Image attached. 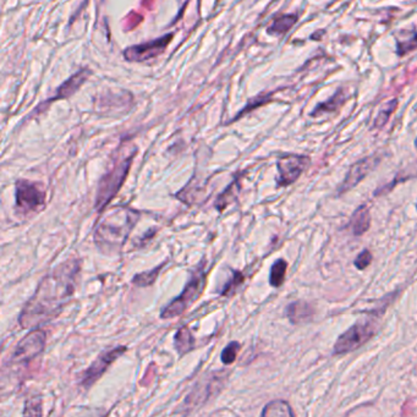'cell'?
<instances>
[{
  "mask_svg": "<svg viewBox=\"0 0 417 417\" xmlns=\"http://www.w3.org/2000/svg\"><path fill=\"white\" fill-rule=\"evenodd\" d=\"M245 282V277H243V274L241 272H238V270H235L233 272V277L229 279V282L226 283V285L223 287L222 290H221V294L223 296H231L234 294L236 289Z\"/></svg>",
  "mask_w": 417,
  "mask_h": 417,
  "instance_id": "484cf974",
  "label": "cell"
},
{
  "mask_svg": "<svg viewBox=\"0 0 417 417\" xmlns=\"http://www.w3.org/2000/svg\"><path fill=\"white\" fill-rule=\"evenodd\" d=\"M345 100H347V93L344 90H339L335 93L334 96L330 97L327 102H323L321 105H318L311 113V115L317 117V115H322V114L333 113L345 103Z\"/></svg>",
  "mask_w": 417,
  "mask_h": 417,
  "instance_id": "e0dca14e",
  "label": "cell"
},
{
  "mask_svg": "<svg viewBox=\"0 0 417 417\" xmlns=\"http://www.w3.org/2000/svg\"><path fill=\"white\" fill-rule=\"evenodd\" d=\"M297 21V15L296 14H285L280 15L279 18L274 20L273 23L268 27L267 32L272 36H283L290 30L291 27L295 25Z\"/></svg>",
  "mask_w": 417,
  "mask_h": 417,
  "instance_id": "d6986e66",
  "label": "cell"
},
{
  "mask_svg": "<svg viewBox=\"0 0 417 417\" xmlns=\"http://www.w3.org/2000/svg\"><path fill=\"white\" fill-rule=\"evenodd\" d=\"M379 162L381 158L377 154H374V156L366 157L364 159L357 162L355 164H352L343 183L338 189V195H343L345 192L350 191L352 189L357 186V184H360V181H362L379 165Z\"/></svg>",
  "mask_w": 417,
  "mask_h": 417,
  "instance_id": "7c38bea8",
  "label": "cell"
},
{
  "mask_svg": "<svg viewBox=\"0 0 417 417\" xmlns=\"http://www.w3.org/2000/svg\"><path fill=\"white\" fill-rule=\"evenodd\" d=\"M202 265H200V268L194 270L181 294L163 309L161 313L163 320H171L181 316L200 297L206 287V270Z\"/></svg>",
  "mask_w": 417,
  "mask_h": 417,
  "instance_id": "5b68a950",
  "label": "cell"
},
{
  "mask_svg": "<svg viewBox=\"0 0 417 417\" xmlns=\"http://www.w3.org/2000/svg\"><path fill=\"white\" fill-rule=\"evenodd\" d=\"M80 267V260H68L42 279L19 316L23 329H35L59 316L74 296Z\"/></svg>",
  "mask_w": 417,
  "mask_h": 417,
  "instance_id": "6da1fadb",
  "label": "cell"
},
{
  "mask_svg": "<svg viewBox=\"0 0 417 417\" xmlns=\"http://www.w3.org/2000/svg\"><path fill=\"white\" fill-rule=\"evenodd\" d=\"M379 330V316L357 322L340 335L333 347V355H344L355 352L372 339Z\"/></svg>",
  "mask_w": 417,
  "mask_h": 417,
  "instance_id": "277c9868",
  "label": "cell"
},
{
  "mask_svg": "<svg viewBox=\"0 0 417 417\" xmlns=\"http://www.w3.org/2000/svg\"><path fill=\"white\" fill-rule=\"evenodd\" d=\"M372 260H374L372 253H369V250L366 248L362 253H359V256L357 257V260L354 262V265H355L357 270H364L372 263Z\"/></svg>",
  "mask_w": 417,
  "mask_h": 417,
  "instance_id": "83f0119b",
  "label": "cell"
},
{
  "mask_svg": "<svg viewBox=\"0 0 417 417\" xmlns=\"http://www.w3.org/2000/svg\"><path fill=\"white\" fill-rule=\"evenodd\" d=\"M311 159L310 157L301 154H285L277 161V185L280 187H287L296 183L305 170L307 169Z\"/></svg>",
  "mask_w": 417,
  "mask_h": 417,
  "instance_id": "52a82bcc",
  "label": "cell"
},
{
  "mask_svg": "<svg viewBox=\"0 0 417 417\" xmlns=\"http://www.w3.org/2000/svg\"><path fill=\"white\" fill-rule=\"evenodd\" d=\"M173 35H165L161 38L153 39L147 43L132 46L124 51V58L130 63H142L161 56L168 47Z\"/></svg>",
  "mask_w": 417,
  "mask_h": 417,
  "instance_id": "8fae6325",
  "label": "cell"
},
{
  "mask_svg": "<svg viewBox=\"0 0 417 417\" xmlns=\"http://www.w3.org/2000/svg\"><path fill=\"white\" fill-rule=\"evenodd\" d=\"M42 400L39 398L31 399L27 401L25 405V410H23V415L25 416H41L42 415Z\"/></svg>",
  "mask_w": 417,
  "mask_h": 417,
  "instance_id": "4316f807",
  "label": "cell"
},
{
  "mask_svg": "<svg viewBox=\"0 0 417 417\" xmlns=\"http://www.w3.org/2000/svg\"><path fill=\"white\" fill-rule=\"evenodd\" d=\"M139 218V212L127 206H115L108 209L95 231L97 248L109 255L119 253Z\"/></svg>",
  "mask_w": 417,
  "mask_h": 417,
  "instance_id": "7a4b0ae2",
  "label": "cell"
},
{
  "mask_svg": "<svg viewBox=\"0 0 417 417\" xmlns=\"http://www.w3.org/2000/svg\"><path fill=\"white\" fill-rule=\"evenodd\" d=\"M415 147H416V149H417V139H416V141H415Z\"/></svg>",
  "mask_w": 417,
  "mask_h": 417,
  "instance_id": "f1b7e54d",
  "label": "cell"
},
{
  "mask_svg": "<svg viewBox=\"0 0 417 417\" xmlns=\"http://www.w3.org/2000/svg\"><path fill=\"white\" fill-rule=\"evenodd\" d=\"M46 332L42 329H32L30 333L20 340L14 348L11 361L25 364L38 357L46 348Z\"/></svg>",
  "mask_w": 417,
  "mask_h": 417,
  "instance_id": "9c48e42d",
  "label": "cell"
},
{
  "mask_svg": "<svg viewBox=\"0 0 417 417\" xmlns=\"http://www.w3.org/2000/svg\"><path fill=\"white\" fill-rule=\"evenodd\" d=\"M90 75H91V71L88 69L81 70V71L73 75L68 81H65L61 85L60 88H58L57 95L53 97L51 100H65V98L74 96L75 93L81 88L83 83L88 81Z\"/></svg>",
  "mask_w": 417,
  "mask_h": 417,
  "instance_id": "4fadbf2b",
  "label": "cell"
},
{
  "mask_svg": "<svg viewBox=\"0 0 417 417\" xmlns=\"http://www.w3.org/2000/svg\"><path fill=\"white\" fill-rule=\"evenodd\" d=\"M226 381V376L223 372H216L208 377H204L195 389L191 391V394L187 396L185 400V406L190 410L200 408V406L207 403L212 396H217L219 391L223 389V383Z\"/></svg>",
  "mask_w": 417,
  "mask_h": 417,
  "instance_id": "ba28073f",
  "label": "cell"
},
{
  "mask_svg": "<svg viewBox=\"0 0 417 417\" xmlns=\"http://www.w3.org/2000/svg\"><path fill=\"white\" fill-rule=\"evenodd\" d=\"M127 350V347H117L112 350L102 352L100 357L92 362L91 366L83 372V379H81L83 387L90 388L93 386L107 372V369L113 365L119 357L125 354Z\"/></svg>",
  "mask_w": 417,
  "mask_h": 417,
  "instance_id": "30bf717a",
  "label": "cell"
},
{
  "mask_svg": "<svg viewBox=\"0 0 417 417\" xmlns=\"http://www.w3.org/2000/svg\"><path fill=\"white\" fill-rule=\"evenodd\" d=\"M163 265H164V263L159 265L158 268H154V270L136 274L135 277L132 278V284L139 287H151L153 283L156 282L159 273H161V270L163 268Z\"/></svg>",
  "mask_w": 417,
  "mask_h": 417,
  "instance_id": "7402d4cb",
  "label": "cell"
},
{
  "mask_svg": "<svg viewBox=\"0 0 417 417\" xmlns=\"http://www.w3.org/2000/svg\"><path fill=\"white\" fill-rule=\"evenodd\" d=\"M240 349H241V345L238 342H231V343L228 344L226 348L223 349L222 354H221V360H222L223 364L224 365L234 364Z\"/></svg>",
  "mask_w": 417,
  "mask_h": 417,
  "instance_id": "d4e9b609",
  "label": "cell"
},
{
  "mask_svg": "<svg viewBox=\"0 0 417 417\" xmlns=\"http://www.w3.org/2000/svg\"><path fill=\"white\" fill-rule=\"evenodd\" d=\"M350 228H352V234L355 236H362L367 233L371 228V213L366 204H362L359 208L355 209L350 219Z\"/></svg>",
  "mask_w": 417,
  "mask_h": 417,
  "instance_id": "9a60e30c",
  "label": "cell"
},
{
  "mask_svg": "<svg viewBox=\"0 0 417 417\" xmlns=\"http://www.w3.org/2000/svg\"><path fill=\"white\" fill-rule=\"evenodd\" d=\"M238 194H239V184H238V181H234V183L228 186V189L223 192L222 195L218 197L217 204H216L218 211L222 212L229 204H233Z\"/></svg>",
  "mask_w": 417,
  "mask_h": 417,
  "instance_id": "603a6c76",
  "label": "cell"
},
{
  "mask_svg": "<svg viewBox=\"0 0 417 417\" xmlns=\"http://www.w3.org/2000/svg\"><path fill=\"white\" fill-rule=\"evenodd\" d=\"M47 194L42 184L18 180L15 184V204L21 214L38 213L46 207Z\"/></svg>",
  "mask_w": 417,
  "mask_h": 417,
  "instance_id": "8992f818",
  "label": "cell"
},
{
  "mask_svg": "<svg viewBox=\"0 0 417 417\" xmlns=\"http://www.w3.org/2000/svg\"><path fill=\"white\" fill-rule=\"evenodd\" d=\"M134 157L135 151L127 152L122 158H119L113 167L103 175V178L100 179L96 197V209L98 212H102L122 189V184L129 174Z\"/></svg>",
  "mask_w": 417,
  "mask_h": 417,
  "instance_id": "3957f363",
  "label": "cell"
},
{
  "mask_svg": "<svg viewBox=\"0 0 417 417\" xmlns=\"http://www.w3.org/2000/svg\"><path fill=\"white\" fill-rule=\"evenodd\" d=\"M175 349L180 357H183L195 348V338L192 337L191 332L187 327H183L175 334Z\"/></svg>",
  "mask_w": 417,
  "mask_h": 417,
  "instance_id": "ffe728a7",
  "label": "cell"
},
{
  "mask_svg": "<svg viewBox=\"0 0 417 417\" xmlns=\"http://www.w3.org/2000/svg\"><path fill=\"white\" fill-rule=\"evenodd\" d=\"M396 52L399 57H404L408 53L413 52L417 49V31L416 30H400L396 32Z\"/></svg>",
  "mask_w": 417,
  "mask_h": 417,
  "instance_id": "2e32d148",
  "label": "cell"
},
{
  "mask_svg": "<svg viewBox=\"0 0 417 417\" xmlns=\"http://www.w3.org/2000/svg\"><path fill=\"white\" fill-rule=\"evenodd\" d=\"M287 262L279 258L270 267V284L273 287H282L287 275Z\"/></svg>",
  "mask_w": 417,
  "mask_h": 417,
  "instance_id": "44dd1931",
  "label": "cell"
},
{
  "mask_svg": "<svg viewBox=\"0 0 417 417\" xmlns=\"http://www.w3.org/2000/svg\"><path fill=\"white\" fill-rule=\"evenodd\" d=\"M396 107H398V100H391V102H388L387 105H384V107L379 110V115L376 117L374 127L382 129L387 124L391 114L394 113Z\"/></svg>",
  "mask_w": 417,
  "mask_h": 417,
  "instance_id": "cb8c5ba5",
  "label": "cell"
},
{
  "mask_svg": "<svg viewBox=\"0 0 417 417\" xmlns=\"http://www.w3.org/2000/svg\"><path fill=\"white\" fill-rule=\"evenodd\" d=\"M263 417H294L295 413L292 411L290 405L284 400H273L265 405L261 413Z\"/></svg>",
  "mask_w": 417,
  "mask_h": 417,
  "instance_id": "ac0fdd59",
  "label": "cell"
},
{
  "mask_svg": "<svg viewBox=\"0 0 417 417\" xmlns=\"http://www.w3.org/2000/svg\"><path fill=\"white\" fill-rule=\"evenodd\" d=\"M313 313L312 306L306 301H294L287 305L285 309V316L292 324H302L311 321Z\"/></svg>",
  "mask_w": 417,
  "mask_h": 417,
  "instance_id": "5bb4252c",
  "label": "cell"
}]
</instances>
